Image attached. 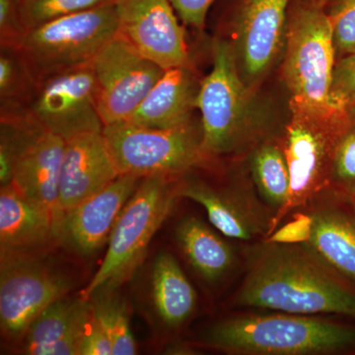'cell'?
<instances>
[{
	"label": "cell",
	"instance_id": "cell-1",
	"mask_svg": "<svg viewBox=\"0 0 355 355\" xmlns=\"http://www.w3.org/2000/svg\"><path fill=\"white\" fill-rule=\"evenodd\" d=\"M235 304L286 314L355 318V289L305 243L266 242L250 257Z\"/></svg>",
	"mask_w": 355,
	"mask_h": 355
},
{
	"label": "cell",
	"instance_id": "cell-2",
	"mask_svg": "<svg viewBox=\"0 0 355 355\" xmlns=\"http://www.w3.org/2000/svg\"><path fill=\"white\" fill-rule=\"evenodd\" d=\"M198 345L234 355H322L355 349V327L309 315H241L212 324Z\"/></svg>",
	"mask_w": 355,
	"mask_h": 355
},
{
	"label": "cell",
	"instance_id": "cell-3",
	"mask_svg": "<svg viewBox=\"0 0 355 355\" xmlns=\"http://www.w3.org/2000/svg\"><path fill=\"white\" fill-rule=\"evenodd\" d=\"M284 50V78L292 113L321 121H349L331 104L336 53L324 9L304 0L292 1Z\"/></svg>",
	"mask_w": 355,
	"mask_h": 355
},
{
	"label": "cell",
	"instance_id": "cell-4",
	"mask_svg": "<svg viewBox=\"0 0 355 355\" xmlns=\"http://www.w3.org/2000/svg\"><path fill=\"white\" fill-rule=\"evenodd\" d=\"M178 198L176 177L141 178L114 225L101 266L80 297L88 301L97 292L116 291L132 279Z\"/></svg>",
	"mask_w": 355,
	"mask_h": 355
},
{
	"label": "cell",
	"instance_id": "cell-5",
	"mask_svg": "<svg viewBox=\"0 0 355 355\" xmlns=\"http://www.w3.org/2000/svg\"><path fill=\"white\" fill-rule=\"evenodd\" d=\"M212 60V69L200 83L197 99L202 148L210 160L239 150L254 132L253 114H250L251 89L240 76L230 42L216 40Z\"/></svg>",
	"mask_w": 355,
	"mask_h": 355
},
{
	"label": "cell",
	"instance_id": "cell-6",
	"mask_svg": "<svg viewBox=\"0 0 355 355\" xmlns=\"http://www.w3.org/2000/svg\"><path fill=\"white\" fill-rule=\"evenodd\" d=\"M118 29L116 3L107 4L32 28L18 50L38 83L91 64Z\"/></svg>",
	"mask_w": 355,
	"mask_h": 355
},
{
	"label": "cell",
	"instance_id": "cell-7",
	"mask_svg": "<svg viewBox=\"0 0 355 355\" xmlns=\"http://www.w3.org/2000/svg\"><path fill=\"white\" fill-rule=\"evenodd\" d=\"M103 135L120 175L177 178L210 161L203 151L202 130L193 121L175 128L119 121L105 125Z\"/></svg>",
	"mask_w": 355,
	"mask_h": 355
},
{
	"label": "cell",
	"instance_id": "cell-8",
	"mask_svg": "<svg viewBox=\"0 0 355 355\" xmlns=\"http://www.w3.org/2000/svg\"><path fill=\"white\" fill-rule=\"evenodd\" d=\"M0 328L9 342L21 343L30 324L64 297L73 279L35 252H1Z\"/></svg>",
	"mask_w": 355,
	"mask_h": 355
},
{
	"label": "cell",
	"instance_id": "cell-9",
	"mask_svg": "<svg viewBox=\"0 0 355 355\" xmlns=\"http://www.w3.org/2000/svg\"><path fill=\"white\" fill-rule=\"evenodd\" d=\"M347 123L321 121L292 113L282 144L291 175V191L286 207L272 219L270 233L287 214L307 207L322 191L329 190L331 154Z\"/></svg>",
	"mask_w": 355,
	"mask_h": 355
},
{
	"label": "cell",
	"instance_id": "cell-10",
	"mask_svg": "<svg viewBox=\"0 0 355 355\" xmlns=\"http://www.w3.org/2000/svg\"><path fill=\"white\" fill-rule=\"evenodd\" d=\"M27 113L65 141L83 133L102 132L92 62L38 81Z\"/></svg>",
	"mask_w": 355,
	"mask_h": 355
},
{
	"label": "cell",
	"instance_id": "cell-11",
	"mask_svg": "<svg viewBox=\"0 0 355 355\" xmlns=\"http://www.w3.org/2000/svg\"><path fill=\"white\" fill-rule=\"evenodd\" d=\"M96 99L104 125L128 121L164 73L116 34L92 62Z\"/></svg>",
	"mask_w": 355,
	"mask_h": 355
},
{
	"label": "cell",
	"instance_id": "cell-12",
	"mask_svg": "<svg viewBox=\"0 0 355 355\" xmlns=\"http://www.w3.org/2000/svg\"><path fill=\"white\" fill-rule=\"evenodd\" d=\"M293 0H236L230 28L236 62L243 81L253 89L284 49Z\"/></svg>",
	"mask_w": 355,
	"mask_h": 355
},
{
	"label": "cell",
	"instance_id": "cell-13",
	"mask_svg": "<svg viewBox=\"0 0 355 355\" xmlns=\"http://www.w3.org/2000/svg\"><path fill=\"white\" fill-rule=\"evenodd\" d=\"M118 34L163 69L190 64L183 23L170 0H116Z\"/></svg>",
	"mask_w": 355,
	"mask_h": 355
},
{
	"label": "cell",
	"instance_id": "cell-14",
	"mask_svg": "<svg viewBox=\"0 0 355 355\" xmlns=\"http://www.w3.org/2000/svg\"><path fill=\"white\" fill-rule=\"evenodd\" d=\"M141 178L120 175L106 188L64 212L58 242L80 256H92L109 242L114 225Z\"/></svg>",
	"mask_w": 355,
	"mask_h": 355
},
{
	"label": "cell",
	"instance_id": "cell-15",
	"mask_svg": "<svg viewBox=\"0 0 355 355\" xmlns=\"http://www.w3.org/2000/svg\"><path fill=\"white\" fill-rule=\"evenodd\" d=\"M120 176L102 132H88L65 141L60 177V205L62 212Z\"/></svg>",
	"mask_w": 355,
	"mask_h": 355
},
{
	"label": "cell",
	"instance_id": "cell-16",
	"mask_svg": "<svg viewBox=\"0 0 355 355\" xmlns=\"http://www.w3.org/2000/svg\"><path fill=\"white\" fill-rule=\"evenodd\" d=\"M65 140L43 130L20 154L11 184L25 197L46 207L60 223V177Z\"/></svg>",
	"mask_w": 355,
	"mask_h": 355
},
{
	"label": "cell",
	"instance_id": "cell-17",
	"mask_svg": "<svg viewBox=\"0 0 355 355\" xmlns=\"http://www.w3.org/2000/svg\"><path fill=\"white\" fill-rule=\"evenodd\" d=\"M307 217L305 243L331 270L355 284V209L336 202L316 205Z\"/></svg>",
	"mask_w": 355,
	"mask_h": 355
},
{
	"label": "cell",
	"instance_id": "cell-18",
	"mask_svg": "<svg viewBox=\"0 0 355 355\" xmlns=\"http://www.w3.org/2000/svg\"><path fill=\"white\" fill-rule=\"evenodd\" d=\"M198 83L191 65L165 69L128 121L151 128H175L191 123Z\"/></svg>",
	"mask_w": 355,
	"mask_h": 355
},
{
	"label": "cell",
	"instance_id": "cell-19",
	"mask_svg": "<svg viewBox=\"0 0 355 355\" xmlns=\"http://www.w3.org/2000/svg\"><path fill=\"white\" fill-rule=\"evenodd\" d=\"M58 242V221L44 205L30 200L12 184L0 190V252H34Z\"/></svg>",
	"mask_w": 355,
	"mask_h": 355
},
{
	"label": "cell",
	"instance_id": "cell-20",
	"mask_svg": "<svg viewBox=\"0 0 355 355\" xmlns=\"http://www.w3.org/2000/svg\"><path fill=\"white\" fill-rule=\"evenodd\" d=\"M178 195L202 205L210 223L231 239L247 241L265 231L270 232V219L240 193L217 190L200 181H184L178 183Z\"/></svg>",
	"mask_w": 355,
	"mask_h": 355
},
{
	"label": "cell",
	"instance_id": "cell-21",
	"mask_svg": "<svg viewBox=\"0 0 355 355\" xmlns=\"http://www.w3.org/2000/svg\"><path fill=\"white\" fill-rule=\"evenodd\" d=\"M151 300L161 323L168 329L183 326L197 307L196 289L171 254L156 257L151 272Z\"/></svg>",
	"mask_w": 355,
	"mask_h": 355
},
{
	"label": "cell",
	"instance_id": "cell-22",
	"mask_svg": "<svg viewBox=\"0 0 355 355\" xmlns=\"http://www.w3.org/2000/svg\"><path fill=\"white\" fill-rule=\"evenodd\" d=\"M176 241L196 272L209 282L225 277L232 268V248L197 217H184L177 224Z\"/></svg>",
	"mask_w": 355,
	"mask_h": 355
},
{
	"label": "cell",
	"instance_id": "cell-23",
	"mask_svg": "<svg viewBox=\"0 0 355 355\" xmlns=\"http://www.w3.org/2000/svg\"><path fill=\"white\" fill-rule=\"evenodd\" d=\"M92 316L90 301L69 296L58 299L46 308L30 324L21 342V352L40 355V352L60 338L85 328Z\"/></svg>",
	"mask_w": 355,
	"mask_h": 355
},
{
	"label": "cell",
	"instance_id": "cell-24",
	"mask_svg": "<svg viewBox=\"0 0 355 355\" xmlns=\"http://www.w3.org/2000/svg\"><path fill=\"white\" fill-rule=\"evenodd\" d=\"M251 172L257 190L275 217L286 207L291 191V175L282 146L265 142L254 149Z\"/></svg>",
	"mask_w": 355,
	"mask_h": 355
},
{
	"label": "cell",
	"instance_id": "cell-25",
	"mask_svg": "<svg viewBox=\"0 0 355 355\" xmlns=\"http://www.w3.org/2000/svg\"><path fill=\"white\" fill-rule=\"evenodd\" d=\"M36 85L19 50L0 46V116L27 113Z\"/></svg>",
	"mask_w": 355,
	"mask_h": 355
},
{
	"label": "cell",
	"instance_id": "cell-26",
	"mask_svg": "<svg viewBox=\"0 0 355 355\" xmlns=\"http://www.w3.org/2000/svg\"><path fill=\"white\" fill-rule=\"evenodd\" d=\"M116 291L97 292L88 301L93 317L111 338L113 355H135L137 347L130 328V308Z\"/></svg>",
	"mask_w": 355,
	"mask_h": 355
},
{
	"label": "cell",
	"instance_id": "cell-27",
	"mask_svg": "<svg viewBox=\"0 0 355 355\" xmlns=\"http://www.w3.org/2000/svg\"><path fill=\"white\" fill-rule=\"evenodd\" d=\"M43 130L28 113L0 116V186L11 184L16 161Z\"/></svg>",
	"mask_w": 355,
	"mask_h": 355
},
{
	"label": "cell",
	"instance_id": "cell-28",
	"mask_svg": "<svg viewBox=\"0 0 355 355\" xmlns=\"http://www.w3.org/2000/svg\"><path fill=\"white\" fill-rule=\"evenodd\" d=\"M329 189L347 202H355V119L336 139L331 154Z\"/></svg>",
	"mask_w": 355,
	"mask_h": 355
},
{
	"label": "cell",
	"instance_id": "cell-29",
	"mask_svg": "<svg viewBox=\"0 0 355 355\" xmlns=\"http://www.w3.org/2000/svg\"><path fill=\"white\" fill-rule=\"evenodd\" d=\"M116 0H21L28 28L114 3Z\"/></svg>",
	"mask_w": 355,
	"mask_h": 355
},
{
	"label": "cell",
	"instance_id": "cell-30",
	"mask_svg": "<svg viewBox=\"0 0 355 355\" xmlns=\"http://www.w3.org/2000/svg\"><path fill=\"white\" fill-rule=\"evenodd\" d=\"M330 21L336 60L355 53V0H328L324 7Z\"/></svg>",
	"mask_w": 355,
	"mask_h": 355
},
{
	"label": "cell",
	"instance_id": "cell-31",
	"mask_svg": "<svg viewBox=\"0 0 355 355\" xmlns=\"http://www.w3.org/2000/svg\"><path fill=\"white\" fill-rule=\"evenodd\" d=\"M331 100L336 112L349 120L355 119V53L336 60Z\"/></svg>",
	"mask_w": 355,
	"mask_h": 355
},
{
	"label": "cell",
	"instance_id": "cell-32",
	"mask_svg": "<svg viewBox=\"0 0 355 355\" xmlns=\"http://www.w3.org/2000/svg\"><path fill=\"white\" fill-rule=\"evenodd\" d=\"M28 32L21 0H0V46L19 49Z\"/></svg>",
	"mask_w": 355,
	"mask_h": 355
},
{
	"label": "cell",
	"instance_id": "cell-33",
	"mask_svg": "<svg viewBox=\"0 0 355 355\" xmlns=\"http://www.w3.org/2000/svg\"><path fill=\"white\" fill-rule=\"evenodd\" d=\"M184 26L202 30L216 0H170Z\"/></svg>",
	"mask_w": 355,
	"mask_h": 355
},
{
	"label": "cell",
	"instance_id": "cell-34",
	"mask_svg": "<svg viewBox=\"0 0 355 355\" xmlns=\"http://www.w3.org/2000/svg\"><path fill=\"white\" fill-rule=\"evenodd\" d=\"M80 355H113L111 338L93 315L84 334Z\"/></svg>",
	"mask_w": 355,
	"mask_h": 355
},
{
	"label": "cell",
	"instance_id": "cell-35",
	"mask_svg": "<svg viewBox=\"0 0 355 355\" xmlns=\"http://www.w3.org/2000/svg\"><path fill=\"white\" fill-rule=\"evenodd\" d=\"M166 354L189 355L195 354V349L189 343L178 342L168 345L165 350Z\"/></svg>",
	"mask_w": 355,
	"mask_h": 355
},
{
	"label": "cell",
	"instance_id": "cell-36",
	"mask_svg": "<svg viewBox=\"0 0 355 355\" xmlns=\"http://www.w3.org/2000/svg\"><path fill=\"white\" fill-rule=\"evenodd\" d=\"M304 1L307 2V3L311 4V6L319 7V8H323L324 6H326L327 1L328 0H304Z\"/></svg>",
	"mask_w": 355,
	"mask_h": 355
},
{
	"label": "cell",
	"instance_id": "cell-37",
	"mask_svg": "<svg viewBox=\"0 0 355 355\" xmlns=\"http://www.w3.org/2000/svg\"><path fill=\"white\" fill-rule=\"evenodd\" d=\"M349 205H352V207H354V209H355V202H349Z\"/></svg>",
	"mask_w": 355,
	"mask_h": 355
}]
</instances>
